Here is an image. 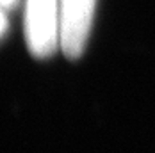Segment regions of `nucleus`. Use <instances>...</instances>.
Masks as SVG:
<instances>
[{
	"mask_svg": "<svg viewBox=\"0 0 155 153\" xmlns=\"http://www.w3.org/2000/svg\"><path fill=\"white\" fill-rule=\"evenodd\" d=\"M25 37L36 59H47L59 45V0H27Z\"/></svg>",
	"mask_w": 155,
	"mask_h": 153,
	"instance_id": "nucleus-1",
	"label": "nucleus"
},
{
	"mask_svg": "<svg viewBox=\"0 0 155 153\" xmlns=\"http://www.w3.org/2000/svg\"><path fill=\"white\" fill-rule=\"evenodd\" d=\"M2 9H4V7H0V37L4 36V32L7 29V18H5V15H4Z\"/></svg>",
	"mask_w": 155,
	"mask_h": 153,
	"instance_id": "nucleus-3",
	"label": "nucleus"
},
{
	"mask_svg": "<svg viewBox=\"0 0 155 153\" xmlns=\"http://www.w3.org/2000/svg\"><path fill=\"white\" fill-rule=\"evenodd\" d=\"M16 4H18V0H0V7H4V9H13Z\"/></svg>",
	"mask_w": 155,
	"mask_h": 153,
	"instance_id": "nucleus-4",
	"label": "nucleus"
},
{
	"mask_svg": "<svg viewBox=\"0 0 155 153\" xmlns=\"http://www.w3.org/2000/svg\"><path fill=\"white\" fill-rule=\"evenodd\" d=\"M96 0H59V45L70 59L84 54Z\"/></svg>",
	"mask_w": 155,
	"mask_h": 153,
	"instance_id": "nucleus-2",
	"label": "nucleus"
}]
</instances>
